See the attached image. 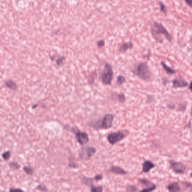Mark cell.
I'll list each match as a JSON object with an SVG mask.
<instances>
[{
  "instance_id": "19",
  "label": "cell",
  "mask_w": 192,
  "mask_h": 192,
  "mask_svg": "<svg viewBox=\"0 0 192 192\" xmlns=\"http://www.w3.org/2000/svg\"><path fill=\"white\" fill-rule=\"evenodd\" d=\"M138 181L142 185L146 186V187H149L150 185H151L152 184H153V183H152L150 180H148V179L146 178H140L138 179Z\"/></svg>"
},
{
  "instance_id": "36",
  "label": "cell",
  "mask_w": 192,
  "mask_h": 192,
  "mask_svg": "<svg viewBox=\"0 0 192 192\" xmlns=\"http://www.w3.org/2000/svg\"></svg>"
},
{
  "instance_id": "27",
  "label": "cell",
  "mask_w": 192,
  "mask_h": 192,
  "mask_svg": "<svg viewBox=\"0 0 192 192\" xmlns=\"http://www.w3.org/2000/svg\"><path fill=\"white\" fill-rule=\"evenodd\" d=\"M118 100L121 103H124L126 101V97L123 93H120L117 95Z\"/></svg>"
},
{
  "instance_id": "32",
  "label": "cell",
  "mask_w": 192,
  "mask_h": 192,
  "mask_svg": "<svg viewBox=\"0 0 192 192\" xmlns=\"http://www.w3.org/2000/svg\"><path fill=\"white\" fill-rule=\"evenodd\" d=\"M102 179H103V175L101 174H96L94 178V179L95 181H100L102 180Z\"/></svg>"
},
{
  "instance_id": "25",
  "label": "cell",
  "mask_w": 192,
  "mask_h": 192,
  "mask_svg": "<svg viewBox=\"0 0 192 192\" xmlns=\"http://www.w3.org/2000/svg\"><path fill=\"white\" fill-rule=\"evenodd\" d=\"M36 189L42 192H47L48 191V189L47 187L43 185V184H39L36 187Z\"/></svg>"
},
{
  "instance_id": "24",
  "label": "cell",
  "mask_w": 192,
  "mask_h": 192,
  "mask_svg": "<svg viewBox=\"0 0 192 192\" xmlns=\"http://www.w3.org/2000/svg\"><path fill=\"white\" fill-rule=\"evenodd\" d=\"M23 170L27 175H32L34 172V170L29 166H24Z\"/></svg>"
},
{
  "instance_id": "10",
  "label": "cell",
  "mask_w": 192,
  "mask_h": 192,
  "mask_svg": "<svg viewBox=\"0 0 192 192\" xmlns=\"http://www.w3.org/2000/svg\"><path fill=\"white\" fill-rule=\"evenodd\" d=\"M108 171L112 174L121 175H125L127 174V172L125 170L117 166H112L109 168Z\"/></svg>"
},
{
  "instance_id": "22",
  "label": "cell",
  "mask_w": 192,
  "mask_h": 192,
  "mask_svg": "<svg viewBox=\"0 0 192 192\" xmlns=\"http://www.w3.org/2000/svg\"><path fill=\"white\" fill-rule=\"evenodd\" d=\"M159 6L160 7L161 11L163 12L165 15H167V8H166V6H165V5L163 3H162V2H159Z\"/></svg>"
},
{
  "instance_id": "11",
  "label": "cell",
  "mask_w": 192,
  "mask_h": 192,
  "mask_svg": "<svg viewBox=\"0 0 192 192\" xmlns=\"http://www.w3.org/2000/svg\"><path fill=\"white\" fill-rule=\"evenodd\" d=\"M155 167L156 165L153 162L149 160H146L142 165V171L144 173H148Z\"/></svg>"
},
{
  "instance_id": "29",
  "label": "cell",
  "mask_w": 192,
  "mask_h": 192,
  "mask_svg": "<svg viewBox=\"0 0 192 192\" xmlns=\"http://www.w3.org/2000/svg\"><path fill=\"white\" fill-rule=\"evenodd\" d=\"M64 60H65V57L64 56H61L57 60V64L58 66H61L62 65V64L63 63Z\"/></svg>"
},
{
  "instance_id": "30",
  "label": "cell",
  "mask_w": 192,
  "mask_h": 192,
  "mask_svg": "<svg viewBox=\"0 0 192 192\" xmlns=\"http://www.w3.org/2000/svg\"><path fill=\"white\" fill-rule=\"evenodd\" d=\"M68 166L72 168H77L78 167V165L76 162H74L73 161H69V164H68Z\"/></svg>"
},
{
  "instance_id": "6",
  "label": "cell",
  "mask_w": 192,
  "mask_h": 192,
  "mask_svg": "<svg viewBox=\"0 0 192 192\" xmlns=\"http://www.w3.org/2000/svg\"><path fill=\"white\" fill-rule=\"evenodd\" d=\"M96 152V149L92 146H86L81 148L78 151V156L82 160H88Z\"/></svg>"
},
{
  "instance_id": "23",
  "label": "cell",
  "mask_w": 192,
  "mask_h": 192,
  "mask_svg": "<svg viewBox=\"0 0 192 192\" xmlns=\"http://www.w3.org/2000/svg\"><path fill=\"white\" fill-rule=\"evenodd\" d=\"M9 165V167L13 170H18L20 168V165L16 162H10Z\"/></svg>"
},
{
  "instance_id": "28",
  "label": "cell",
  "mask_w": 192,
  "mask_h": 192,
  "mask_svg": "<svg viewBox=\"0 0 192 192\" xmlns=\"http://www.w3.org/2000/svg\"><path fill=\"white\" fill-rule=\"evenodd\" d=\"M105 44H106L105 41L103 40V39L99 40L97 42V46L99 48H101V47H104L105 46Z\"/></svg>"
},
{
  "instance_id": "14",
  "label": "cell",
  "mask_w": 192,
  "mask_h": 192,
  "mask_svg": "<svg viewBox=\"0 0 192 192\" xmlns=\"http://www.w3.org/2000/svg\"><path fill=\"white\" fill-rule=\"evenodd\" d=\"M161 65H162V66L163 69H164V70L168 74L173 75V74H175L176 73V70L175 69H172L170 66H168V65L165 62L161 61Z\"/></svg>"
},
{
  "instance_id": "35",
  "label": "cell",
  "mask_w": 192,
  "mask_h": 192,
  "mask_svg": "<svg viewBox=\"0 0 192 192\" xmlns=\"http://www.w3.org/2000/svg\"><path fill=\"white\" fill-rule=\"evenodd\" d=\"M1 159H0V162H1Z\"/></svg>"
},
{
  "instance_id": "4",
  "label": "cell",
  "mask_w": 192,
  "mask_h": 192,
  "mask_svg": "<svg viewBox=\"0 0 192 192\" xmlns=\"http://www.w3.org/2000/svg\"><path fill=\"white\" fill-rule=\"evenodd\" d=\"M102 83L106 85H110L113 78V71L109 64H106L100 76Z\"/></svg>"
},
{
  "instance_id": "5",
  "label": "cell",
  "mask_w": 192,
  "mask_h": 192,
  "mask_svg": "<svg viewBox=\"0 0 192 192\" xmlns=\"http://www.w3.org/2000/svg\"><path fill=\"white\" fill-rule=\"evenodd\" d=\"M128 134L129 132L127 131H118L117 132L111 133L108 135L107 139L110 144L114 145L124 139Z\"/></svg>"
},
{
  "instance_id": "13",
  "label": "cell",
  "mask_w": 192,
  "mask_h": 192,
  "mask_svg": "<svg viewBox=\"0 0 192 192\" xmlns=\"http://www.w3.org/2000/svg\"><path fill=\"white\" fill-rule=\"evenodd\" d=\"M133 47V44L131 42L123 43L119 48V51L120 53H125L127 50L130 49Z\"/></svg>"
},
{
  "instance_id": "2",
  "label": "cell",
  "mask_w": 192,
  "mask_h": 192,
  "mask_svg": "<svg viewBox=\"0 0 192 192\" xmlns=\"http://www.w3.org/2000/svg\"><path fill=\"white\" fill-rule=\"evenodd\" d=\"M114 116L112 114H106L103 119L91 122L90 126L96 130H106L110 129L113 124Z\"/></svg>"
},
{
  "instance_id": "31",
  "label": "cell",
  "mask_w": 192,
  "mask_h": 192,
  "mask_svg": "<svg viewBox=\"0 0 192 192\" xmlns=\"http://www.w3.org/2000/svg\"><path fill=\"white\" fill-rule=\"evenodd\" d=\"M9 192H24L23 190L19 188H11L9 190Z\"/></svg>"
},
{
  "instance_id": "9",
  "label": "cell",
  "mask_w": 192,
  "mask_h": 192,
  "mask_svg": "<svg viewBox=\"0 0 192 192\" xmlns=\"http://www.w3.org/2000/svg\"><path fill=\"white\" fill-rule=\"evenodd\" d=\"M188 85V83L183 78L178 77L172 80V87L174 88H181Z\"/></svg>"
},
{
  "instance_id": "16",
  "label": "cell",
  "mask_w": 192,
  "mask_h": 192,
  "mask_svg": "<svg viewBox=\"0 0 192 192\" xmlns=\"http://www.w3.org/2000/svg\"><path fill=\"white\" fill-rule=\"evenodd\" d=\"M94 180V178H87V177L84 176L81 179V181L83 184H84L86 186H91L93 185Z\"/></svg>"
},
{
  "instance_id": "34",
  "label": "cell",
  "mask_w": 192,
  "mask_h": 192,
  "mask_svg": "<svg viewBox=\"0 0 192 192\" xmlns=\"http://www.w3.org/2000/svg\"><path fill=\"white\" fill-rule=\"evenodd\" d=\"M35 105V106H32V108H35L36 107H38V105Z\"/></svg>"
},
{
  "instance_id": "8",
  "label": "cell",
  "mask_w": 192,
  "mask_h": 192,
  "mask_svg": "<svg viewBox=\"0 0 192 192\" xmlns=\"http://www.w3.org/2000/svg\"><path fill=\"white\" fill-rule=\"evenodd\" d=\"M170 168L176 174H184L187 170V166L182 162L170 160Z\"/></svg>"
},
{
  "instance_id": "21",
  "label": "cell",
  "mask_w": 192,
  "mask_h": 192,
  "mask_svg": "<svg viewBox=\"0 0 192 192\" xmlns=\"http://www.w3.org/2000/svg\"><path fill=\"white\" fill-rule=\"evenodd\" d=\"M126 82V78L123 75H119L117 78V83L118 85H121Z\"/></svg>"
},
{
  "instance_id": "20",
  "label": "cell",
  "mask_w": 192,
  "mask_h": 192,
  "mask_svg": "<svg viewBox=\"0 0 192 192\" xmlns=\"http://www.w3.org/2000/svg\"><path fill=\"white\" fill-rule=\"evenodd\" d=\"M103 188L101 186H96L94 185H91L90 192H103Z\"/></svg>"
},
{
  "instance_id": "33",
  "label": "cell",
  "mask_w": 192,
  "mask_h": 192,
  "mask_svg": "<svg viewBox=\"0 0 192 192\" xmlns=\"http://www.w3.org/2000/svg\"><path fill=\"white\" fill-rule=\"evenodd\" d=\"M185 1L189 7H192V0H185Z\"/></svg>"
},
{
  "instance_id": "26",
  "label": "cell",
  "mask_w": 192,
  "mask_h": 192,
  "mask_svg": "<svg viewBox=\"0 0 192 192\" xmlns=\"http://www.w3.org/2000/svg\"><path fill=\"white\" fill-rule=\"evenodd\" d=\"M10 157H11V152L10 151H9L4 152L2 155V157L5 160H8L10 158Z\"/></svg>"
},
{
  "instance_id": "7",
  "label": "cell",
  "mask_w": 192,
  "mask_h": 192,
  "mask_svg": "<svg viewBox=\"0 0 192 192\" xmlns=\"http://www.w3.org/2000/svg\"><path fill=\"white\" fill-rule=\"evenodd\" d=\"M71 132L75 134L76 139L80 145H84L88 143L89 141V137L87 133L81 132L77 128H72Z\"/></svg>"
},
{
  "instance_id": "3",
  "label": "cell",
  "mask_w": 192,
  "mask_h": 192,
  "mask_svg": "<svg viewBox=\"0 0 192 192\" xmlns=\"http://www.w3.org/2000/svg\"><path fill=\"white\" fill-rule=\"evenodd\" d=\"M133 72L145 81H149L151 79V72L146 62L139 63L133 70Z\"/></svg>"
},
{
  "instance_id": "17",
  "label": "cell",
  "mask_w": 192,
  "mask_h": 192,
  "mask_svg": "<svg viewBox=\"0 0 192 192\" xmlns=\"http://www.w3.org/2000/svg\"><path fill=\"white\" fill-rule=\"evenodd\" d=\"M157 189V185L155 184H152L151 185L147 187L146 188L142 189L139 192H152L155 191Z\"/></svg>"
},
{
  "instance_id": "18",
  "label": "cell",
  "mask_w": 192,
  "mask_h": 192,
  "mask_svg": "<svg viewBox=\"0 0 192 192\" xmlns=\"http://www.w3.org/2000/svg\"><path fill=\"white\" fill-rule=\"evenodd\" d=\"M126 191L127 192H138V189L135 185L128 184L126 187Z\"/></svg>"
},
{
  "instance_id": "1",
  "label": "cell",
  "mask_w": 192,
  "mask_h": 192,
  "mask_svg": "<svg viewBox=\"0 0 192 192\" xmlns=\"http://www.w3.org/2000/svg\"><path fill=\"white\" fill-rule=\"evenodd\" d=\"M150 32L153 38L158 43H162L165 38L170 42L173 40V37L168 33L165 27L162 24L157 22H154L151 26Z\"/></svg>"
},
{
  "instance_id": "15",
  "label": "cell",
  "mask_w": 192,
  "mask_h": 192,
  "mask_svg": "<svg viewBox=\"0 0 192 192\" xmlns=\"http://www.w3.org/2000/svg\"><path fill=\"white\" fill-rule=\"evenodd\" d=\"M5 85L12 91H16L18 89V85L12 80H7L5 82Z\"/></svg>"
},
{
  "instance_id": "12",
  "label": "cell",
  "mask_w": 192,
  "mask_h": 192,
  "mask_svg": "<svg viewBox=\"0 0 192 192\" xmlns=\"http://www.w3.org/2000/svg\"><path fill=\"white\" fill-rule=\"evenodd\" d=\"M167 189L170 192H181L180 185L177 182H172L169 184L167 187Z\"/></svg>"
}]
</instances>
